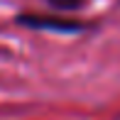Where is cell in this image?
<instances>
[{
    "mask_svg": "<svg viewBox=\"0 0 120 120\" xmlns=\"http://www.w3.org/2000/svg\"><path fill=\"white\" fill-rule=\"evenodd\" d=\"M17 22L25 27H32V30H52V32H69V34L83 30V22H79V20L52 17V15H20Z\"/></svg>",
    "mask_w": 120,
    "mask_h": 120,
    "instance_id": "cell-1",
    "label": "cell"
},
{
    "mask_svg": "<svg viewBox=\"0 0 120 120\" xmlns=\"http://www.w3.org/2000/svg\"><path fill=\"white\" fill-rule=\"evenodd\" d=\"M52 8L56 10H64V12H69V10H79L81 5H83V0H47Z\"/></svg>",
    "mask_w": 120,
    "mask_h": 120,
    "instance_id": "cell-2",
    "label": "cell"
}]
</instances>
